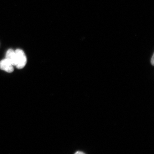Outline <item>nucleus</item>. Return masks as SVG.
Instances as JSON below:
<instances>
[{
	"label": "nucleus",
	"mask_w": 154,
	"mask_h": 154,
	"mask_svg": "<svg viewBox=\"0 0 154 154\" xmlns=\"http://www.w3.org/2000/svg\"><path fill=\"white\" fill-rule=\"evenodd\" d=\"M151 64L153 66H154V54H153L151 58Z\"/></svg>",
	"instance_id": "obj_4"
},
{
	"label": "nucleus",
	"mask_w": 154,
	"mask_h": 154,
	"mask_svg": "<svg viewBox=\"0 0 154 154\" xmlns=\"http://www.w3.org/2000/svg\"><path fill=\"white\" fill-rule=\"evenodd\" d=\"M75 154H85V153H84V152H82V151H80V152L78 151V152H76L75 153Z\"/></svg>",
	"instance_id": "obj_5"
},
{
	"label": "nucleus",
	"mask_w": 154,
	"mask_h": 154,
	"mask_svg": "<svg viewBox=\"0 0 154 154\" xmlns=\"http://www.w3.org/2000/svg\"><path fill=\"white\" fill-rule=\"evenodd\" d=\"M17 55V63L16 67L18 69H22L26 66L27 63L26 57L22 50L18 49L15 51Z\"/></svg>",
	"instance_id": "obj_1"
},
{
	"label": "nucleus",
	"mask_w": 154,
	"mask_h": 154,
	"mask_svg": "<svg viewBox=\"0 0 154 154\" xmlns=\"http://www.w3.org/2000/svg\"><path fill=\"white\" fill-rule=\"evenodd\" d=\"M0 69L8 73L12 72L14 71L13 65L6 59L0 61Z\"/></svg>",
	"instance_id": "obj_3"
},
{
	"label": "nucleus",
	"mask_w": 154,
	"mask_h": 154,
	"mask_svg": "<svg viewBox=\"0 0 154 154\" xmlns=\"http://www.w3.org/2000/svg\"><path fill=\"white\" fill-rule=\"evenodd\" d=\"M5 59L13 66H16L17 63V55L16 53L14 50L9 49L7 51Z\"/></svg>",
	"instance_id": "obj_2"
}]
</instances>
